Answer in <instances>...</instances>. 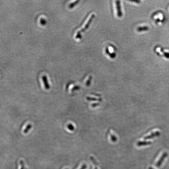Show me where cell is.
<instances>
[{
	"instance_id": "12",
	"label": "cell",
	"mask_w": 169,
	"mask_h": 169,
	"mask_svg": "<svg viewBox=\"0 0 169 169\" xmlns=\"http://www.w3.org/2000/svg\"><path fill=\"white\" fill-rule=\"evenodd\" d=\"M91 79H92V77H89V79H88L87 82L86 83V85L87 86H89L90 85V84L91 83Z\"/></svg>"
},
{
	"instance_id": "3",
	"label": "cell",
	"mask_w": 169,
	"mask_h": 169,
	"mask_svg": "<svg viewBox=\"0 0 169 169\" xmlns=\"http://www.w3.org/2000/svg\"><path fill=\"white\" fill-rule=\"evenodd\" d=\"M160 134H161V133H160L159 131H156L155 132L152 133L151 134H150L149 136L145 137L144 139L145 140L152 139V138H155V137H159V136H160Z\"/></svg>"
},
{
	"instance_id": "8",
	"label": "cell",
	"mask_w": 169,
	"mask_h": 169,
	"mask_svg": "<svg viewBox=\"0 0 169 169\" xmlns=\"http://www.w3.org/2000/svg\"><path fill=\"white\" fill-rule=\"evenodd\" d=\"M79 0H77L74 2L71 3L69 5V7L70 8H72L74 7V6L77 5V4L79 2Z\"/></svg>"
},
{
	"instance_id": "18",
	"label": "cell",
	"mask_w": 169,
	"mask_h": 169,
	"mask_svg": "<svg viewBox=\"0 0 169 169\" xmlns=\"http://www.w3.org/2000/svg\"><path fill=\"white\" fill-rule=\"evenodd\" d=\"M86 168H87V165L85 164H84L80 169H86Z\"/></svg>"
},
{
	"instance_id": "15",
	"label": "cell",
	"mask_w": 169,
	"mask_h": 169,
	"mask_svg": "<svg viewBox=\"0 0 169 169\" xmlns=\"http://www.w3.org/2000/svg\"><path fill=\"white\" fill-rule=\"evenodd\" d=\"M80 89V87L78 86H76L75 87H74L72 89V91L73 92L74 91H77V90H79Z\"/></svg>"
},
{
	"instance_id": "5",
	"label": "cell",
	"mask_w": 169,
	"mask_h": 169,
	"mask_svg": "<svg viewBox=\"0 0 169 169\" xmlns=\"http://www.w3.org/2000/svg\"><path fill=\"white\" fill-rule=\"evenodd\" d=\"M42 80H43V82H44V86H45V89L48 90L50 89V86L48 84V80H47V77L46 76H44L42 77Z\"/></svg>"
},
{
	"instance_id": "22",
	"label": "cell",
	"mask_w": 169,
	"mask_h": 169,
	"mask_svg": "<svg viewBox=\"0 0 169 169\" xmlns=\"http://www.w3.org/2000/svg\"></svg>"
},
{
	"instance_id": "21",
	"label": "cell",
	"mask_w": 169,
	"mask_h": 169,
	"mask_svg": "<svg viewBox=\"0 0 169 169\" xmlns=\"http://www.w3.org/2000/svg\"><path fill=\"white\" fill-rule=\"evenodd\" d=\"M95 169H98V168H97V167H95Z\"/></svg>"
},
{
	"instance_id": "19",
	"label": "cell",
	"mask_w": 169,
	"mask_h": 169,
	"mask_svg": "<svg viewBox=\"0 0 169 169\" xmlns=\"http://www.w3.org/2000/svg\"><path fill=\"white\" fill-rule=\"evenodd\" d=\"M98 105H99V104H97V103H94V104H93L92 105V107H95Z\"/></svg>"
},
{
	"instance_id": "2",
	"label": "cell",
	"mask_w": 169,
	"mask_h": 169,
	"mask_svg": "<svg viewBox=\"0 0 169 169\" xmlns=\"http://www.w3.org/2000/svg\"><path fill=\"white\" fill-rule=\"evenodd\" d=\"M168 154L167 152H164L162 154L161 157L159 159V161H157V164H156V166L157 168H159V167H160V166H161L162 164L163 163V162H164V161L165 160V159L168 157Z\"/></svg>"
},
{
	"instance_id": "11",
	"label": "cell",
	"mask_w": 169,
	"mask_h": 169,
	"mask_svg": "<svg viewBox=\"0 0 169 169\" xmlns=\"http://www.w3.org/2000/svg\"><path fill=\"white\" fill-rule=\"evenodd\" d=\"M110 137H111V139L113 142H115L117 141V138H116V137L115 136H114V135H111L110 136Z\"/></svg>"
},
{
	"instance_id": "1",
	"label": "cell",
	"mask_w": 169,
	"mask_h": 169,
	"mask_svg": "<svg viewBox=\"0 0 169 169\" xmlns=\"http://www.w3.org/2000/svg\"><path fill=\"white\" fill-rule=\"evenodd\" d=\"M94 16H94V15H92L91 16V17L89 18V21L87 22V23L86 24L85 26H84L82 29L81 30L77 32V36H76V38H81L82 37L81 33H83V32H84L89 28V26H90V24H91V23L92 22V21L94 17Z\"/></svg>"
},
{
	"instance_id": "17",
	"label": "cell",
	"mask_w": 169,
	"mask_h": 169,
	"mask_svg": "<svg viewBox=\"0 0 169 169\" xmlns=\"http://www.w3.org/2000/svg\"><path fill=\"white\" fill-rule=\"evenodd\" d=\"M164 56H165L167 58H169V53H165L164 52Z\"/></svg>"
},
{
	"instance_id": "20",
	"label": "cell",
	"mask_w": 169,
	"mask_h": 169,
	"mask_svg": "<svg viewBox=\"0 0 169 169\" xmlns=\"http://www.w3.org/2000/svg\"><path fill=\"white\" fill-rule=\"evenodd\" d=\"M148 169H154V168H152V167H150Z\"/></svg>"
},
{
	"instance_id": "13",
	"label": "cell",
	"mask_w": 169,
	"mask_h": 169,
	"mask_svg": "<svg viewBox=\"0 0 169 169\" xmlns=\"http://www.w3.org/2000/svg\"><path fill=\"white\" fill-rule=\"evenodd\" d=\"M20 163L21 165V169H26L25 167L23 161L21 160V161H20Z\"/></svg>"
},
{
	"instance_id": "10",
	"label": "cell",
	"mask_w": 169,
	"mask_h": 169,
	"mask_svg": "<svg viewBox=\"0 0 169 169\" xmlns=\"http://www.w3.org/2000/svg\"><path fill=\"white\" fill-rule=\"evenodd\" d=\"M138 31H146V30H148V27L145 26L143 27H140V28H138Z\"/></svg>"
},
{
	"instance_id": "14",
	"label": "cell",
	"mask_w": 169,
	"mask_h": 169,
	"mask_svg": "<svg viewBox=\"0 0 169 169\" xmlns=\"http://www.w3.org/2000/svg\"><path fill=\"white\" fill-rule=\"evenodd\" d=\"M87 100L89 101H97V99H96L95 98H91L90 97H87L86 98Z\"/></svg>"
},
{
	"instance_id": "7",
	"label": "cell",
	"mask_w": 169,
	"mask_h": 169,
	"mask_svg": "<svg viewBox=\"0 0 169 169\" xmlns=\"http://www.w3.org/2000/svg\"><path fill=\"white\" fill-rule=\"evenodd\" d=\"M32 127V126L31 124H28L26 128L24 130L23 133H28L30 130L31 128Z\"/></svg>"
},
{
	"instance_id": "4",
	"label": "cell",
	"mask_w": 169,
	"mask_h": 169,
	"mask_svg": "<svg viewBox=\"0 0 169 169\" xmlns=\"http://www.w3.org/2000/svg\"><path fill=\"white\" fill-rule=\"evenodd\" d=\"M116 9L117 16L119 17L122 16V12H121V7L120 1H116Z\"/></svg>"
},
{
	"instance_id": "9",
	"label": "cell",
	"mask_w": 169,
	"mask_h": 169,
	"mask_svg": "<svg viewBox=\"0 0 169 169\" xmlns=\"http://www.w3.org/2000/svg\"><path fill=\"white\" fill-rule=\"evenodd\" d=\"M67 128L70 131H73L74 130V126L71 124H69L67 125Z\"/></svg>"
},
{
	"instance_id": "16",
	"label": "cell",
	"mask_w": 169,
	"mask_h": 169,
	"mask_svg": "<svg viewBox=\"0 0 169 169\" xmlns=\"http://www.w3.org/2000/svg\"><path fill=\"white\" fill-rule=\"evenodd\" d=\"M40 23L41 24L43 25H45L46 23V21L44 18H41L40 20Z\"/></svg>"
},
{
	"instance_id": "6",
	"label": "cell",
	"mask_w": 169,
	"mask_h": 169,
	"mask_svg": "<svg viewBox=\"0 0 169 169\" xmlns=\"http://www.w3.org/2000/svg\"><path fill=\"white\" fill-rule=\"evenodd\" d=\"M152 142L150 141H138V142L137 145L138 146H146L148 145H151Z\"/></svg>"
}]
</instances>
